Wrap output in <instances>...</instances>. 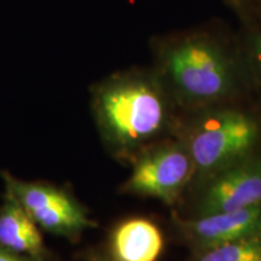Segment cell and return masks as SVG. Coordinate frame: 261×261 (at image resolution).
Wrapping results in <instances>:
<instances>
[{"instance_id":"obj_1","label":"cell","mask_w":261,"mask_h":261,"mask_svg":"<svg viewBox=\"0 0 261 261\" xmlns=\"http://www.w3.org/2000/svg\"><path fill=\"white\" fill-rule=\"evenodd\" d=\"M150 48L151 68L185 115L255 93L240 32L223 19L156 35Z\"/></svg>"},{"instance_id":"obj_2","label":"cell","mask_w":261,"mask_h":261,"mask_svg":"<svg viewBox=\"0 0 261 261\" xmlns=\"http://www.w3.org/2000/svg\"><path fill=\"white\" fill-rule=\"evenodd\" d=\"M90 94L104 146L127 165L143 150L167 138L177 126L180 112L151 67L108 75L91 87Z\"/></svg>"},{"instance_id":"obj_3","label":"cell","mask_w":261,"mask_h":261,"mask_svg":"<svg viewBox=\"0 0 261 261\" xmlns=\"http://www.w3.org/2000/svg\"><path fill=\"white\" fill-rule=\"evenodd\" d=\"M247 102L238 100L188 114V128L180 139L190 152L195 179L200 182L256 152L261 121Z\"/></svg>"},{"instance_id":"obj_4","label":"cell","mask_w":261,"mask_h":261,"mask_svg":"<svg viewBox=\"0 0 261 261\" xmlns=\"http://www.w3.org/2000/svg\"><path fill=\"white\" fill-rule=\"evenodd\" d=\"M4 196L14 200L35 221L41 231L77 241L96 227L90 211L69 189L48 181L24 180L9 171L0 173Z\"/></svg>"},{"instance_id":"obj_5","label":"cell","mask_w":261,"mask_h":261,"mask_svg":"<svg viewBox=\"0 0 261 261\" xmlns=\"http://www.w3.org/2000/svg\"><path fill=\"white\" fill-rule=\"evenodd\" d=\"M121 191L137 197L173 204L196 177L190 152L180 138L163 139L143 150L129 163Z\"/></svg>"},{"instance_id":"obj_6","label":"cell","mask_w":261,"mask_h":261,"mask_svg":"<svg viewBox=\"0 0 261 261\" xmlns=\"http://www.w3.org/2000/svg\"><path fill=\"white\" fill-rule=\"evenodd\" d=\"M195 215L261 205V154L234 163L201 182Z\"/></svg>"},{"instance_id":"obj_7","label":"cell","mask_w":261,"mask_h":261,"mask_svg":"<svg viewBox=\"0 0 261 261\" xmlns=\"http://www.w3.org/2000/svg\"><path fill=\"white\" fill-rule=\"evenodd\" d=\"M181 232L197 249L204 250L261 230V205L247 210L195 215L179 223Z\"/></svg>"},{"instance_id":"obj_8","label":"cell","mask_w":261,"mask_h":261,"mask_svg":"<svg viewBox=\"0 0 261 261\" xmlns=\"http://www.w3.org/2000/svg\"><path fill=\"white\" fill-rule=\"evenodd\" d=\"M163 246L161 230L146 218L122 220L109 236V255L116 261H158Z\"/></svg>"},{"instance_id":"obj_9","label":"cell","mask_w":261,"mask_h":261,"mask_svg":"<svg viewBox=\"0 0 261 261\" xmlns=\"http://www.w3.org/2000/svg\"><path fill=\"white\" fill-rule=\"evenodd\" d=\"M0 247L21 255L50 256L41 228L21 205L6 196L0 204Z\"/></svg>"},{"instance_id":"obj_10","label":"cell","mask_w":261,"mask_h":261,"mask_svg":"<svg viewBox=\"0 0 261 261\" xmlns=\"http://www.w3.org/2000/svg\"><path fill=\"white\" fill-rule=\"evenodd\" d=\"M196 261H261V230L201 250Z\"/></svg>"},{"instance_id":"obj_11","label":"cell","mask_w":261,"mask_h":261,"mask_svg":"<svg viewBox=\"0 0 261 261\" xmlns=\"http://www.w3.org/2000/svg\"><path fill=\"white\" fill-rule=\"evenodd\" d=\"M238 23L254 90L261 96V16L244 19Z\"/></svg>"},{"instance_id":"obj_12","label":"cell","mask_w":261,"mask_h":261,"mask_svg":"<svg viewBox=\"0 0 261 261\" xmlns=\"http://www.w3.org/2000/svg\"><path fill=\"white\" fill-rule=\"evenodd\" d=\"M224 3L234 12L238 22L261 16V0H224Z\"/></svg>"},{"instance_id":"obj_13","label":"cell","mask_w":261,"mask_h":261,"mask_svg":"<svg viewBox=\"0 0 261 261\" xmlns=\"http://www.w3.org/2000/svg\"><path fill=\"white\" fill-rule=\"evenodd\" d=\"M0 261H50L48 257H33L27 255H21V254L10 252L5 248L0 247Z\"/></svg>"},{"instance_id":"obj_14","label":"cell","mask_w":261,"mask_h":261,"mask_svg":"<svg viewBox=\"0 0 261 261\" xmlns=\"http://www.w3.org/2000/svg\"><path fill=\"white\" fill-rule=\"evenodd\" d=\"M86 256L89 261H116V260H114L110 255H104V254L96 253V252L89 253Z\"/></svg>"}]
</instances>
